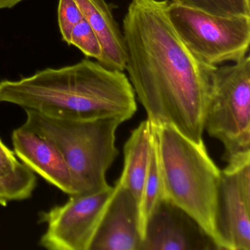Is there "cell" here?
Masks as SVG:
<instances>
[{
    "instance_id": "1",
    "label": "cell",
    "mask_w": 250,
    "mask_h": 250,
    "mask_svg": "<svg viewBox=\"0 0 250 250\" xmlns=\"http://www.w3.org/2000/svg\"><path fill=\"white\" fill-rule=\"evenodd\" d=\"M168 2L131 0L123 21L125 70L152 125H172L201 143L217 66L184 43L169 21Z\"/></svg>"
},
{
    "instance_id": "2",
    "label": "cell",
    "mask_w": 250,
    "mask_h": 250,
    "mask_svg": "<svg viewBox=\"0 0 250 250\" xmlns=\"http://www.w3.org/2000/svg\"><path fill=\"white\" fill-rule=\"evenodd\" d=\"M0 102L75 121L115 118L125 122L137 111L135 93L126 74L89 59L1 81Z\"/></svg>"
},
{
    "instance_id": "3",
    "label": "cell",
    "mask_w": 250,
    "mask_h": 250,
    "mask_svg": "<svg viewBox=\"0 0 250 250\" xmlns=\"http://www.w3.org/2000/svg\"><path fill=\"white\" fill-rule=\"evenodd\" d=\"M152 128L164 198L189 213L216 241L214 215L220 169L208 154L204 142L195 143L172 125Z\"/></svg>"
},
{
    "instance_id": "4",
    "label": "cell",
    "mask_w": 250,
    "mask_h": 250,
    "mask_svg": "<svg viewBox=\"0 0 250 250\" xmlns=\"http://www.w3.org/2000/svg\"><path fill=\"white\" fill-rule=\"evenodd\" d=\"M24 125L50 140L66 161L78 194L109 187L106 174L118 156L115 132L124 123L119 118L65 120L25 111Z\"/></svg>"
},
{
    "instance_id": "5",
    "label": "cell",
    "mask_w": 250,
    "mask_h": 250,
    "mask_svg": "<svg viewBox=\"0 0 250 250\" xmlns=\"http://www.w3.org/2000/svg\"><path fill=\"white\" fill-rule=\"evenodd\" d=\"M204 128L224 146L228 164L250 159V58L217 66Z\"/></svg>"
},
{
    "instance_id": "6",
    "label": "cell",
    "mask_w": 250,
    "mask_h": 250,
    "mask_svg": "<svg viewBox=\"0 0 250 250\" xmlns=\"http://www.w3.org/2000/svg\"><path fill=\"white\" fill-rule=\"evenodd\" d=\"M167 13L175 31L203 62L217 66L248 55L250 15H216L173 1Z\"/></svg>"
},
{
    "instance_id": "7",
    "label": "cell",
    "mask_w": 250,
    "mask_h": 250,
    "mask_svg": "<svg viewBox=\"0 0 250 250\" xmlns=\"http://www.w3.org/2000/svg\"><path fill=\"white\" fill-rule=\"evenodd\" d=\"M116 187L70 196L62 206L39 215L46 229L39 244L49 250H89Z\"/></svg>"
},
{
    "instance_id": "8",
    "label": "cell",
    "mask_w": 250,
    "mask_h": 250,
    "mask_svg": "<svg viewBox=\"0 0 250 250\" xmlns=\"http://www.w3.org/2000/svg\"><path fill=\"white\" fill-rule=\"evenodd\" d=\"M214 229L220 250H250V159L221 170Z\"/></svg>"
},
{
    "instance_id": "9",
    "label": "cell",
    "mask_w": 250,
    "mask_h": 250,
    "mask_svg": "<svg viewBox=\"0 0 250 250\" xmlns=\"http://www.w3.org/2000/svg\"><path fill=\"white\" fill-rule=\"evenodd\" d=\"M140 250H220L213 237L179 206L163 198L149 216Z\"/></svg>"
},
{
    "instance_id": "10",
    "label": "cell",
    "mask_w": 250,
    "mask_h": 250,
    "mask_svg": "<svg viewBox=\"0 0 250 250\" xmlns=\"http://www.w3.org/2000/svg\"><path fill=\"white\" fill-rule=\"evenodd\" d=\"M115 193L89 250H140V205L134 194L117 181Z\"/></svg>"
},
{
    "instance_id": "11",
    "label": "cell",
    "mask_w": 250,
    "mask_h": 250,
    "mask_svg": "<svg viewBox=\"0 0 250 250\" xmlns=\"http://www.w3.org/2000/svg\"><path fill=\"white\" fill-rule=\"evenodd\" d=\"M12 143L16 156L32 171L69 196L79 194L66 161L50 140L23 125L13 131Z\"/></svg>"
},
{
    "instance_id": "12",
    "label": "cell",
    "mask_w": 250,
    "mask_h": 250,
    "mask_svg": "<svg viewBox=\"0 0 250 250\" xmlns=\"http://www.w3.org/2000/svg\"><path fill=\"white\" fill-rule=\"evenodd\" d=\"M83 19L97 35L102 48L99 63L110 69L124 71L126 61L124 35L106 0H74Z\"/></svg>"
},
{
    "instance_id": "13",
    "label": "cell",
    "mask_w": 250,
    "mask_h": 250,
    "mask_svg": "<svg viewBox=\"0 0 250 250\" xmlns=\"http://www.w3.org/2000/svg\"><path fill=\"white\" fill-rule=\"evenodd\" d=\"M153 146V131L149 120L131 132L124 146V170L118 182L128 188L140 205Z\"/></svg>"
},
{
    "instance_id": "14",
    "label": "cell",
    "mask_w": 250,
    "mask_h": 250,
    "mask_svg": "<svg viewBox=\"0 0 250 250\" xmlns=\"http://www.w3.org/2000/svg\"><path fill=\"white\" fill-rule=\"evenodd\" d=\"M153 146L151 156L146 182L143 187V194L140 203V228L142 234L144 235L145 227L149 216L159 202L164 198L162 189V178L158 161L157 150H156V139L153 128Z\"/></svg>"
},
{
    "instance_id": "15",
    "label": "cell",
    "mask_w": 250,
    "mask_h": 250,
    "mask_svg": "<svg viewBox=\"0 0 250 250\" xmlns=\"http://www.w3.org/2000/svg\"><path fill=\"white\" fill-rule=\"evenodd\" d=\"M37 185L35 172L21 163L11 174L0 177V206L20 201L31 197Z\"/></svg>"
},
{
    "instance_id": "16",
    "label": "cell",
    "mask_w": 250,
    "mask_h": 250,
    "mask_svg": "<svg viewBox=\"0 0 250 250\" xmlns=\"http://www.w3.org/2000/svg\"><path fill=\"white\" fill-rule=\"evenodd\" d=\"M220 16L250 15V0H172Z\"/></svg>"
},
{
    "instance_id": "17",
    "label": "cell",
    "mask_w": 250,
    "mask_h": 250,
    "mask_svg": "<svg viewBox=\"0 0 250 250\" xmlns=\"http://www.w3.org/2000/svg\"><path fill=\"white\" fill-rule=\"evenodd\" d=\"M80 49L86 57L99 62L102 56L100 41L90 24L83 19L74 27L70 39V46Z\"/></svg>"
},
{
    "instance_id": "18",
    "label": "cell",
    "mask_w": 250,
    "mask_h": 250,
    "mask_svg": "<svg viewBox=\"0 0 250 250\" xmlns=\"http://www.w3.org/2000/svg\"><path fill=\"white\" fill-rule=\"evenodd\" d=\"M83 17L74 0H59L58 6V27L62 40L70 46L71 33Z\"/></svg>"
},
{
    "instance_id": "19",
    "label": "cell",
    "mask_w": 250,
    "mask_h": 250,
    "mask_svg": "<svg viewBox=\"0 0 250 250\" xmlns=\"http://www.w3.org/2000/svg\"><path fill=\"white\" fill-rule=\"evenodd\" d=\"M21 164L17 160L14 152L0 140V177L14 172Z\"/></svg>"
},
{
    "instance_id": "20",
    "label": "cell",
    "mask_w": 250,
    "mask_h": 250,
    "mask_svg": "<svg viewBox=\"0 0 250 250\" xmlns=\"http://www.w3.org/2000/svg\"><path fill=\"white\" fill-rule=\"evenodd\" d=\"M24 0H0V10L11 9Z\"/></svg>"
}]
</instances>
